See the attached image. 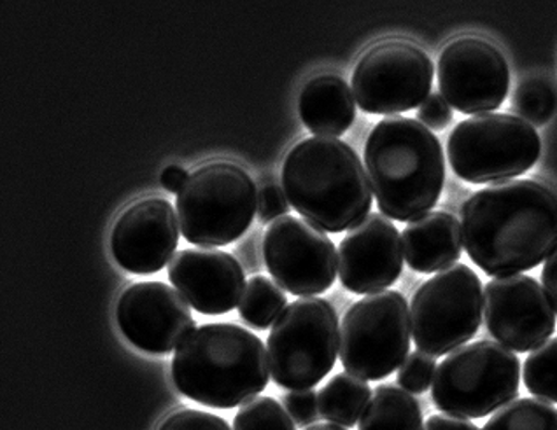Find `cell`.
I'll return each instance as SVG.
<instances>
[{"instance_id": "cell-8", "label": "cell", "mask_w": 557, "mask_h": 430, "mask_svg": "<svg viewBox=\"0 0 557 430\" xmlns=\"http://www.w3.org/2000/svg\"><path fill=\"white\" fill-rule=\"evenodd\" d=\"M535 126L512 114H481L459 123L447 142L453 172L470 185L507 182L539 162Z\"/></svg>"}, {"instance_id": "cell-32", "label": "cell", "mask_w": 557, "mask_h": 430, "mask_svg": "<svg viewBox=\"0 0 557 430\" xmlns=\"http://www.w3.org/2000/svg\"><path fill=\"white\" fill-rule=\"evenodd\" d=\"M418 119L428 130H445L453 122V109L441 93H430L418 109Z\"/></svg>"}, {"instance_id": "cell-24", "label": "cell", "mask_w": 557, "mask_h": 430, "mask_svg": "<svg viewBox=\"0 0 557 430\" xmlns=\"http://www.w3.org/2000/svg\"><path fill=\"white\" fill-rule=\"evenodd\" d=\"M481 430H557V409L535 397H522L499 408Z\"/></svg>"}, {"instance_id": "cell-25", "label": "cell", "mask_w": 557, "mask_h": 430, "mask_svg": "<svg viewBox=\"0 0 557 430\" xmlns=\"http://www.w3.org/2000/svg\"><path fill=\"white\" fill-rule=\"evenodd\" d=\"M522 378L531 394L557 404V338L545 341L528 355Z\"/></svg>"}, {"instance_id": "cell-22", "label": "cell", "mask_w": 557, "mask_h": 430, "mask_svg": "<svg viewBox=\"0 0 557 430\" xmlns=\"http://www.w3.org/2000/svg\"><path fill=\"white\" fill-rule=\"evenodd\" d=\"M372 400V389L349 372L335 375L318 394L320 415L330 423L351 429L358 423Z\"/></svg>"}, {"instance_id": "cell-18", "label": "cell", "mask_w": 557, "mask_h": 430, "mask_svg": "<svg viewBox=\"0 0 557 430\" xmlns=\"http://www.w3.org/2000/svg\"><path fill=\"white\" fill-rule=\"evenodd\" d=\"M169 280L198 314L223 315L237 308L246 291L243 266L228 252L185 249L169 263Z\"/></svg>"}, {"instance_id": "cell-10", "label": "cell", "mask_w": 557, "mask_h": 430, "mask_svg": "<svg viewBox=\"0 0 557 430\" xmlns=\"http://www.w3.org/2000/svg\"><path fill=\"white\" fill-rule=\"evenodd\" d=\"M484 289L470 266L438 271L419 287L410 303V329L419 352L442 357L472 340L481 329Z\"/></svg>"}, {"instance_id": "cell-4", "label": "cell", "mask_w": 557, "mask_h": 430, "mask_svg": "<svg viewBox=\"0 0 557 430\" xmlns=\"http://www.w3.org/2000/svg\"><path fill=\"white\" fill-rule=\"evenodd\" d=\"M172 380L181 394L216 409L249 403L269 385L263 341L235 324H206L176 349Z\"/></svg>"}, {"instance_id": "cell-19", "label": "cell", "mask_w": 557, "mask_h": 430, "mask_svg": "<svg viewBox=\"0 0 557 430\" xmlns=\"http://www.w3.org/2000/svg\"><path fill=\"white\" fill-rule=\"evenodd\" d=\"M407 265L418 274H435L455 266L463 254V233L455 215L428 212L401 233Z\"/></svg>"}, {"instance_id": "cell-9", "label": "cell", "mask_w": 557, "mask_h": 430, "mask_svg": "<svg viewBox=\"0 0 557 430\" xmlns=\"http://www.w3.org/2000/svg\"><path fill=\"white\" fill-rule=\"evenodd\" d=\"M410 338L409 303L400 292L369 294L342 318V366L360 380H384L409 357Z\"/></svg>"}, {"instance_id": "cell-20", "label": "cell", "mask_w": 557, "mask_h": 430, "mask_svg": "<svg viewBox=\"0 0 557 430\" xmlns=\"http://www.w3.org/2000/svg\"><path fill=\"white\" fill-rule=\"evenodd\" d=\"M298 111L307 130L318 137L337 139L355 122V94L342 77L323 74L304 86Z\"/></svg>"}, {"instance_id": "cell-16", "label": "cell", "mask_w": 557, "mask_h": 430, "mask_svg": "<svg viewBox=\"0 0 557 430\" xmlns=\"http://www.w3.org/2000/svg\"><path fill=\"white\" fill-rule=\"evenodd\" d=\"M401 235L386 215H367L338 245V278L352 294H375L404 271Z\"/></svg>"}, {"instance_id": "cell-26", "label": "cell", "mask_w": 557, "mask_h": 430, "mask_svg": "<svg viewBox=\"0 0 557 430\" xmlns=\"http://www.w3.org/2000/svg\"><path fill=\"white\" fill-rule=\"evenodd\" d=\"M557 97L547 83L528 79L517 86L512 97V109L531 126H544L556 113Z\"/></svg>"}, {"instance_id": "cell-3", "label": "cell", "mask_w": 557, "mask_h": 430, "mask_svg": "<svg viewBox=\"0 0 557 430\" xmlns=\"http://www.w3.org/2000/svg\"><path fill=\"white\" fill-rule=\"evenodd\" d=\"M281 180L289 205L329 233L355 228L372 208V186L360 156L332 137L297 143L284 160Z\"/></svg>"}, {"instance_id": "cell-35", "label": "cell", "mask_w": 557, "mask_h": 430, "mask_svg": "<svg viewBox=\"0 0 557 430\" xmlns=\"http://www.w3.org/2000/svg\"><path fill=\"white\" fill-rule=\"evenodd\" d=\"M188 179L189 175L185 168H181V166L177 165H172L166 166L165 170L162 172L160 182H162L163 188H165L169 193L180 194L181 189L185 188Z\"/></svg>"}, {"instance_id": "cell-2", "label": "cell", "mask_w": 557, "mask_h": 430, "mask_svg": "<svg viewBox=\"0 0 557 430\" xmlns=\"http://www.w3.org/2000/svg\"><path fill=\"white\" fill-rule=\"evenodd\" d=\"M364 166L387 219L412 223L432 212L444 191L441 140L412 117H384L373 126L364 143Z\"/></svg>"}, {"instance_id": "cell-33", "label": "cell", "mask_w": 557, "mask_h": 430, "mask_svg": "<svg viewBox=\"0 0 557 430\" xmlns=\"http://www.w3.org/2000/svg\"><path fill=\"white\" fill-rule=\"evenodd\" d=\"M542 283H544L545 294L557 315V246L545 261L544 269H542Z\"/></svg>"}, {"instance_id": "cell-7", "label": "cell", "mask_w": 557, "mask_h": 430, "mask_svg": "<svg viewBox=\"0 0 557 430\" xmlns=\"http://www.w3.org/2000/svg\"><path fill=\"white\" fill-rule=\"evenodd\" d=\"M341 343L337 309L323 298L293 301L267 340L270 377L283 389L310 390L335 368Z\"/></svg>"}, {"instance_id": "cell-34", "label": "cell", "mask_w": 557, "mask_h": 430, "mask_svg": "<svg viewBox=\"0 0 557 430\" xmlns=\"http://www.w3.org/2000/svg\"><path fill=\"white\" fill-rule=\"evenodd\" d=\"M423 430H481L472 421L450 415H432L424 423Z\"/></svg>"}, {"instance_id": "cell-29", "label": "cell", "mask_w": 557, "mask_h": 430, "mask_svg": "<svg viewBox=\"0 0 557 430\" xmlns=\"http://www.w3.org/2000/svg\"><path fill=\"white\" fill-rule=\"evenodd\" d=\"M157 430H232L218 415L200 409H180L172 413L158 426Z\"/></svg>"}, {"instance_id": "cell-12", "label": "cell", "mask_w": 557, "mask_h": 430, "mask_svg": "<svg viewBox=\"0 0 557 430\" xmlns=\"http://www.w3.org/2000/svg\"><path fill=\"white\" fill-rule=\"evenodd\" d=\"M263 260L275 283L293 296L323 294L337 278V249L329 235L293 215H284L267 229Z\"/></svg>"}, {"instance_id": "cell-14", "label": "cell", "mask_w": 557, "mask_h": 430, "mask_svg": "<svg viewBox=\"0 0 557 430\" xmlns=\"http://www.w3.org/2000/svg\"><path fill=\"white\" fill-rule=\"evenodd\" d=\"M484 320L491 337L519 354L544 345L556 331L544 287L527 275L498 277L484 287Z\"/></svg>"}, {"instance_id": "cell-21", "label": "cell", "mask_w": 557, "mask_h": 430, "mask_svg": "<svg viewBox=\"0 0 557 430\" xmlns=\"http://www.w3.org/2000/svg\"><path fill=\"white\" fill-rule=\"evenodd\" d=\"M421 404L400 387L381 385L373 392L358 430H423Z\"/></svg>"}, {"instance_id": "cell-23", "label": "cell", "mask_w": 557, "mask_h": 430, "mask_svg": "<svg viewBox=\"0 0 557 430\" xmlns=\"http://www.w3.org/2000/svg\"><path fill=\"white\" fill-rule=\"evenodd\" d=\"M288 306V298L281 291L277 283L272 282L269 277L257 275L251 277L243 300L238 305V314L249 328L265 331L277 320Z\"/></svg>"}, {"instance_id": "cell-6", "label": "cell", "mask_w": 557, "mask_h": 430, "mask_svg": "<svg viewBox=\"0 0 557 430\" xmlns=\"http://www.w3.org/2000/svg\"><path fill=\"white\" fill-rule=\"evenodd\" d=\"M521 363L512 350L481 340L450 352L436 368L432 397L450 417L484 418L519 395Z\"/></svg>"}, {"instance_id": "cell-31", "label": "cell", "mask_w": 557, "mask_h": 430, "mask_svg": "<svg viewBox=\"0 0 557 430\" xmlns=\"http://www.w3.org/2000/svg\"><path fill=\"white\" fill-rule=\"evenodd\" d=\"M288 198L284 194V189L278 188L272 180H267L258 191V219L261 225H272L274 220L281 219L288 214Z\"/></svg>"}, {"instance_id": "cell-1", "label": "cell", "mask_w": 557, "mask_h": 430, "mask_svg": "<svg viewBox=\"0 0 557 430\" xmlns=\"http://www.w3.org/2000/svg\"><path fill=\"white\" fill-rule=\"evenodd\" d=\"M468 257L491 277L544 263L557 246V194L535 180H507L476 191L461 206Z\"/></svg>"}, {"instance_id": "cell-28", "label": "cell", "mask_w": 557, "mask_h": 430, "mask_svg": "<svg viewBox=\"0 0 557 430\" xmlns=\"http://www.w3.org/2000/svg\"><path fill=\"white\" fill-rule=\"evenodd\" d=\"M435 371V357L423 354L418 350V352H412L409 357L405 358L396 381H398L401 389L407 390L410 394H424L432 387Z\"/></svg>"}, {"instance_id": "cell-27", "label": "cell", "mask_w": 557, "mask_h": 430, "mask_svg": "<svg viewBox=\"0 0 557 430\" xmlns=\"http://www.w3.org/2000/svg\"><path fill=\"white\" fill-rule=\"evenodd\" d=\"M234 430H295V421L274 397H255L238 409Z\"/></svg>"}, {"instance_id": "cell-5", "label": "cell", "mask_w": 557, "mask_h": 430, "mask_svg": "<svg viewBox=\"0 0 557 430\" xmlns=\"http://www.w3.org/2000/svg\"><path fill=\"white\" fill-rule=\"evenodd\" d=\"M181 235L198 246H225L243 237L258 212V189L248 172L212 162L189 175L176 198Z\"/></svg>"}, {"instance_id": "cell-15", "label": "cell", "mask_w": 557, "mask_h": 430, "mask_svg": "<svg viewBox=\"0 0 557 430\" xmlns=\"http://www.w3.org/2000/svg\"><path fill=\"white\" fill-rule=\"evenodd\" d=\"M116 320L126 340L148 354H169L195 329L188 301L163 282H137L125 289L117 300Z\"/></svg>"}, {"instance_id": "cell-13", "label": "cell", "mask_w": 557, "mask_h": 430, "mask_svg": "<svg viewBox=\"0 0 557 430\" xmlns=\"http://www.w3.org/2000/svg\"><path fill=\"white\" fill-rule=\"evenodd\" d=\"M436 74L445 102L473 116L502 108L510 88L504 53L481 37H459L445 46Z\"/></svg>"}, {"instance_id": "cell-36", "label": "cell", "mask_w": 557, "mask_h": 430, "mask_svg": "<svg viewBox=\"0 0 557 430\" xmlns=\"http://www.w3.org/2000/svg\"><path fill=\"white\" fill-rule=\"evenodd\" d=\"M306 430H346L337 423H315V426L307 427Z\"/></svg>"}, {"instance_id": "cell-30", "label": "cell", "mask_w": 557, "mask_h": 430, "mask_svg": "<svg viewBox=\"0 0 557 430\" xmlns=\"http://www.w3.org/2000/svg\"><path fill=\"white\" fill-rule=\"evenodd\" d=\"M286 412L295 421V426L310 427L321 417L320 404L314 390H292L283 397Z\"/></svg>"}, {"instance_id": "cell-11", "label": "cell", "mask_w": 557, "mask_h": 430, "mask_svg": "<svg viewBox=\"0 0 557 430\" xmlns=\"http://www.w3.org/2000/svg\"><path fill=\"white\" fill-rule=\"evenodd\" d=\"M435 67L418 46L382 42L361 56L352 72V94L361 111L381 116L421 108L432 93Z\"/></svg>"}, {"instance_id": "cell-17", "label": "cell", "mask_w": 557, "mask_h": 430, "mask_svg": "<svg viewBox=\"0 0 557 430\" xmlns=\"http://www.w3.org/2000/svg\"><path fill=\"white\" fill-rule=\"evenodd\" d=\"M180 219L172 203L146 198L117 217L111 251L117 265L135 275L157 274L176 256Z\"/></svg>"}]
</instances>
